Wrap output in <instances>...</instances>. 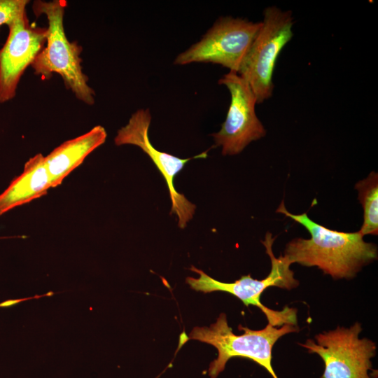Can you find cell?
Wrapping results in <instances>:
<instances>
[{"label":"cell","instance_id":"1","mask_svg":"<svg viewBox=\"0 0 378 378\" xmlns=\"http://www.w3.org/2000/svg\"><path fill=\"white\" fill-rule=\"evenodd\" d=\"M276 212L303 225L310 239L296 238L288 242L284 257L290 264L316 266L334 279L353 278L363 266L377 258L374 244L363 240L359 232L330 230L310 219L307 213L293 214L281 202Z\"/></svg>","mask_w":378,"mask_h":378},{"label":"cell","instance_id":"2","mask_svg":"<svg viewBox=\"0 0 378 378\" xmlns=\"http://www.w3.org/2000/svg\"><path fill=\"white\" fill-rule=\"evenodd\" d=\"M66 0L34 1L32 5L36 17L45 15L48 27L46 46L38 53L31 65L34 74L48 79L53 73L59 74L64 86L75 97L88 105L94 103L95 93L83 72L80 55L82 47L76 41L70 42L64 28Z\"/></svg>","mask_w":378,"mask_h":378},{"label":"cell","instance_id":"3","mask_svg":"<svg viewBox=\"0 0 378 378\" xmlns=\"http://www.w3.org/2000/svg\"><path fill=\"white\" fill-rule=\"evenodd\" d=\"M244 330L241 335H235L228 326L226 315L220 314L216 321L209 327H195L188 336L185 335L180 343L196 340L214 346L218 351L217 358L209 368V375L216 378L224 370L227 362L234 357L253 360L263 367L273 378H278L272 366V350L276 341L282 336L298 330L290 324L275 327L268 323L265 328L254 330L239 326Z\"/></svg>","mask_w":378,"mask_h":378},{"label":"cell","instance_id":"4","mask_svg":"<svg viewBox=\"0 0 378 378\" xmlns=\"http://www.w3.org/2000/svg\"><path fill=\"white\" fill-rule=\"evenodd\" d=\"M274 239L272 234L267 232L265 240L262 241L272 264L270 274L262 280L253 279L248 274L241 276L233 283L221 282L211 278L202 270L192 267L190 270L197 272L200 276L187 277L186 282L196 291L227 292L239 298L246 306L250 304L256 306L266 316L268 323L273 326L281 327L284 324L295 326L297 323L295 309L286 307L281 311H276L267 307L260 300L261 294L270 286L290 290L298 286V281L294 278L293 272L290 269L291 264L289 261L284 255L275 257L272 248Z\"/></svg>","mask_w":378,"mask_h":378},{"label":"cell","instance_id":"5","mask_svg":"<svg viewBox=\"0 0 378 378\" xmlns=\"http://www.w3.org/2000/svg\"><path fill=\"white\" fill-rule=\"evenodd\" d=\"M293 24L290 11L276 6L265 9L259 30L238 73L249 85L257 104H262L272 95L276 62L293 37Z\"/></svg>","mask_w":378,"mask_h":378},{"label":"cell","instance_id":"6","mask_svg":"<svg viewBox=\"0 0 378 378\" xmlns=\"http://www.w3.org/2000/svg\"><path fill=\"white\" fill-rule=\"evenodd\" d=\"M260 27V22L230 16L221 18L198 42L178 55L174 64L214 63L238 74Z\"/></svg>","mask_w":378,"mask_h":378},{"label":"cell","instance_id":"7","mask_svg":"<svg viewBox=\"0 0 378 378\" xmlns=\"http://www.w3.org/2000/svg\"><path fill=\"white\" fill-rule=\"evenodd\" d=\"M361 330V325L356 323L349 328L337 327L316 335L317 343L307 340L300 344L323 359L325 369L321 378H371L368 372L377 346L368 338H359Z\"/></svg>","mask_w":378,"mask_h":378},{"label":"cell","instance_id":"8","mask_svg":"<svg viewBox=\"0 0 378 378\" xmlns=\"http://www.w3.org/2000/svg\"><path fill=\"white\" fill-rule=\"evenodd\" d=\"M218 84L228 89L231 100L225 120L220 130L211 134L223 155L241 152L253 141L265 136L266 130L256 115V98L248 83L237 73L229 71Z\"/></svg>","mask_w":378,"mask_h":378},{"label":"cell","instance_id":"9","mask_svg":"<svg viewBox=\"0 0 378 378\" xmlns=\"http://www.w3.org/2000/svg\"><path fill=\"white\" fill-rule=\"evenodd\" d=\"M150 122L151 115L148 108L137 110L132 115L128 123L118 130L114 139L115 144L117 146H137L149 156L167 183L172 201L171 214H175L178 216V225L183 229L192 218L196 206L188 200L184 195L176 190L174 178L188 161L206 158L208 150L186 159L160 151L152 145L149 139L148 130Z\"/></svg>","mask_w":378,"mask_h":378},{"label":"cell","instance_id":"10","mask_svg":"<svg viewBox=\"0 0 378 378\" xmlns=\"http://www.w3.org/2000/svg\"><path fill=\"white\" fill-rule=\"evenodd\" d=\"M6 41L0 49V104L13 99L22 76L45 47L46 27L31 24L26 10L9 25Z\"/></svg>","mask_w":378,"mask_h":378},{"label":"cell","instance_id":"11","mask_svg":"<svg viewBox=\"0 0 378 378\" xmlns=\"http://www.w3.org/2000/svg\"><path fill=\"white\" fill-rule=\"evenodd\" d=\"M106 136L104 127L97 125L83 135L63 142L45 156L52 188L59 186L90 153L105 142Z\"/></svg>","mask_w":378,"mask_h":378},{"label":"cell","instance_id":"12","mask_svg":"<svg viewBox=\"0 0 378 378\" xmlns=\"http://www.w3.org/2000/svg\"><path fill=\"white\" fill-rule=\"evenodd\" d=\"M50 188L45 156L38 153L27 160L22 173L0 194V216L46 195Z\"/></svg>","mask_w":378,"mask_h":378},{"label":"cell","instance_id":"13","mask_svg":"<svg viewBox=\"0 0 378 378\" xmlns=\"http://www.w3.org/2000/svg\"><path fill=\"white\" fill-rule=\"evenodd\" d=\"M355 189L363 209V223L358 231L363 236L378 233V174L372 172L358 181Z\"/></svg>","mask_w":378,"mask_h":378},{"label":"cell","instance_id":"14","mask_svg":"<svg viewBox=\"0 0 378 378\" xmlns=\"http://www.w3.org/2000/svg\"><path fill=\"white\" fill-rule=\"evenodd\" d=\"M28 0H0V27L9 25L20 13L26 10Z\"/></svg>","mask_w":378,"mask_h":378},{"label":"cell","instance_id":"15","mask_svg":"<svg viewBox=\"0 0 378 378\" xmlns=\"http://www.w3.org/2000/svg\"><path fill=\"white\" fill-rule=\"evenodd\" d=\"M24 300V299H22V300H7V301H5L4 302L0 304V307H9V306H11V305H13V304H15L21 301H23Z\"/></svg>","mask_w":378,"mask_h":378}]
</instances>
